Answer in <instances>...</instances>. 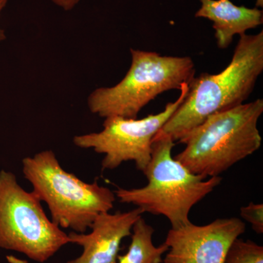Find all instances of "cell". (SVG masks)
<instances>
[{
  "instance_id": "52a82bcc",
  "label": "cell",
  "mask_w": 263,
  "mask_h": 263,
  "mask_svg": "<svg viewBox=\"0 0 263 263\" xmlns=\"http://www.w3.org/2000/svg\"><path fill=\"white\" fill-rule=\"evenodd\" d=\"M180 91L179 98L174 103H167L160 113L141 119L106 118L103 130L76 136L74 144L104 155L103 171L114 170L123 162L133 161L137 169L143 172L152 158L154 138L183 103L188 93L189 84L183 83Z\"/></svg>"
},
{
  "instance_id": "9a60e30c",
  "label": "cell",
  "mask_w": 263,
  "mask_h": 263,
  "mask_svg": "<svg viewBox=\"0 0 263 263\" xmlns=\"http://www.w3.org/2000/svg\"><path fill=\"white\" fill-rule=\"evenodd\" d=\"M8 1V0H0V14H1L2 11L4 9L5 7L6 6ZM5 39H6V36H5L4 30L0 28V44Z\"/></svg>"
},
{
  "instance_id": "ba28073f",
  "label": "cell",
  "mask_w": 263,
  "mask_h": 263,
  "mask_svg": "<svg viewBox=\"0 0 263 263\" xmlns=\"http://www.w3.org/2000/svg\"><path fill=\"white\" fill-rule=\"evenodd\" d=\"M245 230V223L236 217L171 228L164 241L168 251L163 263H223L230 246Z\"/></svg>"
},
{
  "instance_id": "5bb4252c",
  "label": "cell",
  "mask_w": 263,
  "mask_h": 263,
  "mask_svg": "<svg viewBox=\"0 0 263 263\" xmlns=\"http://www.w3.org/2000/svg\"><path fill=\"white\" fill-rule=\"evenodd\" d=\"M53 4L60 7L65 11L73 9L81 0H51Z\"/></svg>"
},
{
  "instance_id": "7c38bea8",
  "label": "cell",
  "mask_w": 263,
  "mask_h": 263,
  "mask_svg": "<svg viewBox=\"0 0 263 263\" xmlns=\"http://www.w3.org/2000/svg\"><path fill=\"white\" fill-rule=\"evenodd\" d=\"M223 263H263V247L251 240L237 238L228 249Z\"/></svg>"
},
{
  "instance_id": "2e32d148",
  "label": "cell",
  "mask_w": 263,
  "mask_h": 263,
  "mask_svg": "<svg viewBox=\"0 0 263 263\" xmlns=\"http://www.w3.org/2000/svg\"><path fill=\"white\" fill-rule=\"evenodd\" d=\"M256 7L257 8H262L263 0H256Z\"/></svg>"
},
{
  "instance_id": "3957f363",
  "label": "cell",
  "mask_w": 263,
  "mask_h": 263,
  "mask_svg": "<svg viewBox=\"0 0 263 263\" xmlns=\"http://www.w3.org/2000/svg\"><path fill=\"white\" fill-rule=\"evenodd\" d=\"M175 142L157 133L152 143V158L143 174L148 183L141 188L118 187L114 192L122 203L133 204L143 213L163 216L171 228L191 222L190 211L221 183L220 176L205 180L190 172L172 156Z\"/></svg>"
},
{
  "instance_id": "5b68a950",
  "label": "cell",
  "mask_w": 263,
  "mask_h": 263,
  "mask_svg": "<svg viewBox=\"0 0 263 263\" xmlns=\"http://www.w3.org/2000/svg\"><path fill=\"white\" fill-rule=\"evenodd\" d=\"M131 65L120 82L100 87L89 95L90 111L100 117L136 119L142 109L164 91L179 89L195 75L189 57L161 56L158 53L130 48Z\"/></svg>"
},
{
  "instance_id": "4fadbf2b",
  "label": "cell",
  "mask_w": 263,
  "mask_h": 263,
  "mask_svg": "<svg viewBox=\"0 0 263 263\" xmlns=\"http://www.w3.org/2000/svg\"><path fill=\"white\" fill-rule=\"evenodd\" d=\"M240 216L248 221L252 230L257 234L263 233V205L250 202L247 206L240 208Z\"/></svg>"
},
{
  "instance_id": "6da1fadb",
  "label": "cell",
  "mask_w": 263,
  "mask_h": 263,
  "mask_svg": "<svg viewBox=\"0 0 263 263\" xmlns=\"http://www.w3.org/2000/svg\"><path fill=\"white\" fill-rule=\"evenodd\" d=\"M263 71V31L240 34L233 58L218 74L194 77L183 103L158 132L179 142L207 118L243 104Z\"/></svg>"
},
{
  "instance_id": "8fae6325",
  "label": "cell",
  "mask_w": 263,
  "mask_h": 263,
  "mask_svg": "<svg viewBox=\"0 0 263 263\" xmlns=\"http://www.w3.org/2000/svg\"><path fill=\"white\" fill-rule=\"evenodd\" d=\"M155 229L140 218L133 227L131 243L127 253L119 255L117 263H162V256L168 251L165 243L154 245L152 237Z\"/></svg>"
},
{
  "instance_id": "8992f818",
  "label": "cell",
  "mask_w": 263,
  "mask_h": 263,
  "mask_svg": "<svg viewBox=\"0 0 263 263\" xmlns=\"http://www.w3.org/2000/svg\"><path fill=\"white\" fill-rule=\"evenodd\" d=\"M68 235L48 219L34 192L24 190L14 174L0 171V247L46 262L64 246Z\"/></svg>"
},
{
  "instance_id": "9c48e42d",
  "label": "cell",
  "mask_w": 263,
  "mask_h": 263,
  "mask_svg": "<svg viewBox=\"0 0 263 263\" xmlns=\"http://www.w3.org/2000/svg\"><path fill=\"white\" fill-rule=\"evenodd\" d=\"M143 214L139 208L115 214L104 212L93 221L89 234L71 232L70 243L80 246L83 252L67 263H117L122 240L130 236L133 226Z\"/></svg>"
},
{
  "instance_id": "277c9868",
  "label": "cell",
  "mask_w": 263,
  "mask_h": 263,
  "mask_svg": "<svg viewBox=\"0 0 263 263\" xmlns=\"http://www.w3.org/2000/svg\"><path fill=\"white\" fill-rule=\"evenodd\" d=\"M24 178L47 204L51 221L63 229L84 233L97 216L114 208L116 195L98 181L84 182L62 167L54 152L43 151L22 160Z\"/></svg>"
},
{
  "instance_id": "7a4b0ae2",
  "label": "cell",
  "mask_w": 263,
  "mask_h": 263,
  "mask_svg": "<svg viewBox=\"0 0 263 263\" xmlns=\"http://www.w3.org/2000/svg\"><path fill=\"white\" fill-rule=\"evenodd\" d=\"M262 113L263 100L257 99L213 114L180 140L186 146L174 158L205 179L219 176L260 148Z\"/></svg>"
},
{
  "instance_id": "30bf717a",
  "label": "cell",
  "mask_w": 263,
  "mask_h": 263,
  "mask_svg": "<svg viewBox=\"0 0 263 263\" xmlns=\"http://www.w3.org/2000/svg\"><path fill=\"white\" fill-rule=\"evenodd\" d=\"M201 7L196 18L213 22L218 47L224 49L233 42L235 34H245L249 29L262 24V10L237 6L230 0H200Z\"/></svg>"
}]
</instances>
